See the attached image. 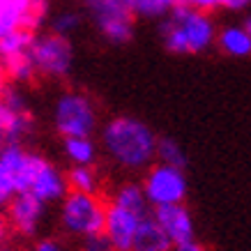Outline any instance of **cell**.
Returning <instances> with one entry per match:
<instances>
[{
  "mask_svg": "<svg viewBox=\"0 0 251 251\" xmlns=\"http://www.w3.org/2000/svg\"><path fill=\"white\" fill-rule=\"evenodd\" d=\"M157 134L141 118L115 115L99 129V148L118 168L143 173L157 161Z\"/></svg>",
  "mask_w": 251,
  "mask_h": 251,
  "instance_id": "6da1fadb",
  "label": "cell"
},
{
  "mask_svg": "<svg viewBox=\"0 0 251 251\" xmlns=\"http://www.w3.org/2000/svg\"><path fill=\"white\" fill-rule=\"evenodd\" d=\"M159 39L173 55H201L217 42V25L210 12L177 2L159 23Z\"/></svg>",
  "mask_w": 251,
  "mask_h": 251,
  "instance_id": "7a4b0ae2",
  "label": "cell"
},
{
  "mask_svg": "<svg viewBox=\"0 0 251 251\" xmlns=\"http://www.w3.org/2000/svg\"><path fill=\"white\" fill-rule=\"evenodd\" d=\"M104 217L106 203L99 198V194L67 191V196L58 203V226L74 240L104 230Z\"/></svg>",
  "mask_w": 251,
  "mask_h": 251,
  "instance_id": "3957f363",
  "label": "cell"
},
{
  "mask_svg": "<svg viewBox=\"0 0 251 251\" xmlns=\"http://www.w3.org/2000/svg\"><path fill=\"white\" fill-rule=\"evenodd\" d=\"M53 129L62 138L69 136H95L99 129V111L85 92L67 90L53 104Z\"/></svg>",
  "mask_w": 251,
  "mask_h": 251,
  "instance_id": "277c9868",
  "label": "cell"
},
{
  "mask_svg": "<svg viewBox=\"0 0 251 251\" xmlns=\"http://www.w3.org/2000/svg\"><path fill=\"white\" fill-rule=\"evenodd\" d=\"M69 184H67V173L58 168L53 161H49L44 154L39 152H28V161L21 175V189L19 194H30L37 201L46 203V205H58L62 198L67 196Z\"/></svg>",
  "mask_w": 251,
  "mask_h": 251,
  "instance_id": "5b68a950",
  "label": "cell"
},
{
  "mask_svg": "<svg viewBox=\"0 0 251 251\" xmlns=\"http://www.w3.org/2000/svg\"><path fill=\"white\" fill-rule=\"evenodd\" d=\"M143 194L148 198V205L164 207L175 205V203H184L189 196V177H187V168L168 166L161 161H154L150 168L143 171V180H141Z\"/></svg>",
  "mask_w": 251,
  "mask_h": 251,
  "instance_id": "8992f818",
  "label": "cell"
},
{
  "mask_svg": "<svg viewBox=\"0 0 251 251\" xmlns=\"http://www.w3.org/2000/svg\"><path fill=\"white\" fill-rule=\"evenodd\" d=\"M37 76L44 78H65L74 67V46L72 39L58 32L35 35L28 49Z\"/></svg>",
  "mask_w": 251,
  "mask_h": 251,
  "instance_id": "52a82bcc",
  "label": "cell"
},
{
  "mask_svg": "<svg viewBox=\"0 0 251 251\" xmlns=\"http://www.w3.org/2000/svg\"><path fill=\"white\" fill-rule=\"evenodd\" d=\"M85 9L108 44L122 46L131 42L136 16L125 0H85Z\"/></svg>",
  "mask_w": 251,
  "mask_h": 251,
  "instance_id": "ba28073f",
  "label": "cell"
},
{
  "mask_svg": "<svg viewBox=\"0 0 251 251\" xmlns=\"http://www.w3.org/2000/svg\"><path fill=\"white\" fill-rule=\"evenodd\" d=\"M49 217V205L30 194H16L5 205L7 226L21 237H37Z\"/></svg>",
  "mask_w": 251,
  "mask_h": 251,
  "instance_id": "9c48e42d",
  "label": "cell"
},
{
  "mask_svg": "<svg viewBox=\"0 0 251 251\" xmlns=\"http://www.w3.org/2000/svg\"><path fill=\"white\" fill-rule=\"evenodd\" d=\"M49 2L46 0H0V37L16 28H28L37 32L46 21Z\"/></svg>",
  "mask_w": 251,
  "mask_h": 251,
  "instance_id": "30bf717a",
  "label": "cell"
},
{
  "mask_svg": "<svg viewBox=\"0 0 251 251\" xmlns=\"http://www.w3.org/2000/svg\"><path fill=\"white\" fill-rule=\"evenodd\" d=\"M28 148L23 143H0V210L21 189V175L28 161Z\"/></svg>",
  "mask_w": 251,
  "mask_h": 251,
  "instance_id": "8fae6325",
  "label": "cell"
},
{
  "mask_svg": "<svg viewBox=\"0 0 251 251\" xmlns=\"http://www.w3.org/2000/svg\"><path fill=\"white\" fill-rule=\"evenodd\" d=\"M150 214V212H148ZM143 212L136 210H127L115 203H106V217H104V233L108 235V240L113 242L115 251H129L134 235H136L138 226L143 217H148Z\"/></svg>",
  "mask_w": 251,
  "mask_h": 251,
  "instance_id": "7c38bea8",
  "label": "cell"
},
{
  "mask_svg": "<svg viewBox=\"0 0 251 251\" xmlns=\"http://www.w3.org/2000/svg\"><path fill=\"white\" fill-rule=\"evenodd\" d=\"M152 217L157 219L164 233L168 235V240L175 244H184L196 240V224L191 217L189 207L184 203H175V205H164V207H154Z\"/></svg>",
  "mask_w": 251,
  "mask_h": 251,
  "instance_id": "4fadbf2b",
  "label": "cell"
},
{
  "mask_svg": "<svg viewBox=\"0 0 251 251\" xmlns=\"http://www.w3.org/2000/svg\"><path fill=\"white\" fill-rule=\"evenodd\" d=\"M129 251H173V242L168 240L164 228L157 224L152 212L148 214V217H143Z\"/></svg>",
  "mask_w": 251,
  "mask_h": 251,
  "instance_id": "5bb4252c",
  "label": "cell"
},
{
  "mask_svg": "<svg viewBox=\"0 0 251 251\" xmlns=\"http://www.w3.org/2000/svg\"><path fill=\"white\" fill-rule=\"evenodd\" d=\"M219 51L235 60H247L251 58V35L244 25H226L217 30V42Z\"/></svg>",
  "mask_w": 251,
  "mask_h": 251,
  "instance_id": "9a60e30c",
  "label": "cell"
},
{
  "mask_svg": "<svg viewBox=\"0 0 251 251\" xmlns=\"http://www.w3.org/2000/svg\"><path fill=\"white\" fill-rule=\"evenodd\" d=\"M99 143L92 136L62 138V154L72 166H95L99 159Z\"/></svg>",
  "mask_w": 251,
  "mask_h": 251,
  "instance_id": "2e32d148",
  "label": "cell"
},
{
  "mask_svg": "<svg viewBox=\"0 0 251 251\" xmlns=\"http://www.w3.org/2000/svg\"><path fill=\"white\" fill-rule=\"evenodd\" d=\"M108 203H115V205H122L127 210H136V212H152V207L148 205V198L143 194V187L136 180H125L111 191L108 196Z\"/></svg>",
  "mask_w": 251,
  "mask_h": 251,
  "instance_id": "e0dca14e",
  "label": "cell"
},
{
  "mask_svg": "<svg viewBox=\"0 0 251 251\" xmlns=\"http://www.w3.org/2000/svg\"><path fill=\"white\" fill-rule=\"evenodd\" d=\"M35 35H37V32L28 30V28H16V30L7 32L5 37H0V62L28 53Z\"/></svg>",
  "mask_w": 251,
  "mask_h": 251,
  "instance_id": "ac0fdd59",
  "label": "cell"
},
{
  "mask_svg": "<svg viewBox=\"0 0 251 251\" xmlns=\"http://www.w3.org/2000/svg\"><path fill=\"white\" fill-rule=\"evenodd\" d=\"M69 191H83V194H99V173L95 166H69L67 171Z\"/></svg>",
  "mask_w": 251,
  "mask_h": 251,
  "instance_id": "d6986e66",
  "label": "cell"
},
{
  "mask_svg": "<svg viewBox=\"0 0 251 251\" xmlns=\"http://www.w3.org/2000/svg\"><path fill=\"white\" fill-rule=\"evenodd\" d=\"M5 67V76L16 85H23V83H30L32 78L37 76L35 72V65H32L30 55L23 53V55H16V58H9V60L2 62Z\"/></svg>",
  "mask_w": 251,
  "mask_h": 251,
  "instance_id": "ffe728a7",
  "label": "cell"
},
{
  "mask_svg": "<svg viewBox=\"0 0 251 251\" xmlns=\"http://www.w3.org/2000/svg\"><path fill=\"white\" fill-rule=\"evenodd\" d=\"M134 16L143 19H164L177 5V0H125Z\"/></svg>",
  "mask_w": 251,
  "mask_h": 251,
  "instance_id": "44dd1931",
  "label": "cell"
},
{
  "mask_svg": "<svg viewBox=\"0 0 251 251\" xmlns=\"http://www.w3.org/2000/svg\"><path fill=\"white\" fill-rule=\"evenodd\" d=\"M157 161L168 164V166L187 168V152H184V148L175 138L159 136L157 138Z\"/></svg>",
  "mask_w": 251,
  "mask_h": 251,
  "instance_id": "7402d4cb",
  "label": "cell"
},
{
  "mask_svg": "<svg viewBox=\"0 0 251 251\" xmlns=\"http://www.w3.org/2000/svg\"><path fill=\"white\" fill-rule=\"evenodd\" d=\"M81 23H83V16L78 14V12L67 9V12H60L58 16L51 19V32H58V35L69 37L72 32H76L81 28Z\"/></svg>",
  "mask_w": 251,
  "mask_h": 251,
  "instance_id": "603a6c76",
  "label": "cell"
},
{
  "mask_svg": "<svg viewBox=\"0 0 251 251\" xmlns=\"http://www.w3.org/2000/svg\"><path fill=\"white\" fill-rule=\"evenodd\" d=\"M78 251H115V247H113V242L108 240L106 233L99 230V233L81 237V240H78Z\"/></svg>",
  "mask_w": 251,
  "mask_h": 251,
  "instance_id": "cb8c5ba5",
  "label": "cell"
},
{
  "mask_svg": "<svg viewBox=\"0 0 251 251\" xmlns=\"http://www.w3.org/2000/svg\"><path fill=\"white\" fill-rule=\"evenodd\" d=\"M30 251H69L67 244L58 237H37Z\"/></svg>",
  "mask_w": 251,
  "mask_h": 251,
  "instance_id": "d4e9b609",
  "label": "cell"
},
{
  "mask_svg": "<svg viewBox=\"0 0 251 251\" xmlns=\"http://www.w3.org/2000/svg\"><path fill=\"white\" fill-rule=\"evenodd\" d=\"M177 2H182V5H191V7L196 9H203V12H212V9H226V2L228 0H177Z\"/></svg>",
  "mask_w": 251,
  "mask_h": 251,
  "instance_id": "484cf974",
  "label": "cell"
},
{
  "mask_svg": "<svg viewBox=\"0 0 251 251\" xmlns=\"http://www.w3.org/2000/svg\"><path fill=\"white\" fill-rule=\"evenodd\" d=\"M9 125V111L5 108V104L0 101V143H5V131Z\"/></svg>",
  "mask_w": 251,
  "mask_h": 251,
  "instance_id": "4316f807",
  "label": "cell"
},
{
  "mask_svg": "<svg viewBox=\"0 0 251 251\" xmlns=\"http://www.w3.org/2000/svg\"><path fill=\"white\" fill-rule=\"evenodd\" d=\"M173 251H207V249H205V244H203V242H198V237H196V240H191V242L175 244Z\"/></svg>",
  "mask_w": 251,
  "mask_h": 251,
  "instance_id": "83f0119b",
  "label": "cell"
},
{
  "mask_svg": "<svg viewBox=\"0 0 251 251\" xmlns=\"http://www.w3.org/2000/svg\"><path fill=\"white\" fill-rule=\"evenodd\" d=\"M251 7V0H228L226 2V9L230 12H242V9H249Z\"/></svg>",
  "mask_w": 251,
  "mask_h": 251,
  "instance_id": "f1b7e54d",
  "label": "cell"
},
{
  "mask_svg": "<svg viewBox=\"0 0 251 251\" xmlns=\"http://www.w3.org/2000/svg\"><path fill=\"white\" fill-rule=\"evenodd\" d=\"M0 251H23V249H19V247H14V244H2L0 242Z\"/></svg>",
  "mask_w": 251,
  "mask_h": 251,
  "instance_id": "f546056e",
  "label": "cell"
},
{
  "mask_svg": "<svg viewBox=\"0 0 251 251\" xmlns=\"http://www.w3.org/2000/svg\"><path fill=\"white\" fill-rule=\"evenodd\" d=\"M5 67H2V62H0V90H2V85H5Z\"/></svg>",
  "mask_w": 251,
  "mask_h": 251,
  "instance_id": "4dcf8cb0",
  "label": "cell"
},
{
  "mask_svg": "<svg viewBox=\"0 0 251 251\" xmlns=\"http://www.w3.org/2000/svg\"><path fill=\"white\" fill-rule=\"evenodd\" d=\"M244 28H247V30H249V35H251V12L249 14H247V19H244V23H242Z\"/></svg>",
  "mask_w": 251,
  "mask_h": 251,
  "instance_id": "1f68e13d",
  "label": "cell"
}]
</instances>
